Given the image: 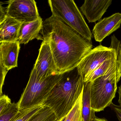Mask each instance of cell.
<instances>
[{
    "label": "cell",
    "mask_w": 121,
    "mask_h": 121,
    "mask_svg": "<svg viewBox=\"0 0 121 121\" xmlns=\"http://www.w3.org/2000/svg\"><path fill=\"white\" fill-rule=\"evenodd\" d=\"M37 39L48 43L59 75L76 68L93 47L92 41L52 15L43 21Z\"/></svg>",
    "instance_id": "obj_1"
},
{
    "label": "cell",
    "mask_w": 121,
    "mask_h": 121,
    "mask_svg": "<svg viewBox=\"0 0 121 121\" xmlns=\"http://www.w3.org/2000/svg\"><path fill=\"white\" fill-rule=\"evenodd\" d=\"M84 77L77 67L63 74L43 105L51 109L58 120L66 116L83 91Z\"/></svg>",
    "instance_id": "obj_2"
},
{
    "label": "cell",
    "mask_w": 121,
    "mask_h": 121,
    "mask_svg": "<svg viewBox=\"0 0 121 121\" xmlns=\"http://www.w3.org/2000/svg\"><path fill=\"white\" fill-rule=\"evenodd\" d=\"M121 77V67L117 58L104 74L91 82V106L94 111H104L112 103Z\"/></svg>",
    "instance_id": "obj_3"
},
{
    "label": "cell",
    "mask_w": 121,
    "mask_h": 121,
    "mask_svg": "<svg viewBox=\"0 0 121 121\" xmlns=\"http://www.w3.org/2000/svg\"><path fill=\"white\" fill-rule=\"evenodd\" d=\"M63 74L40 79L34 69L31 71L26 87L17 103L19 111L43 105L52 89L62 77Z\"/></svg>",
    "instance_id": "obj_4"
},
{
    "label": "cell",
    "mask_w": 121,
    "mask_h": 121,
    "mask_svg": "<svg viewBox=\"0 0 121 121\" xmlns=\"http://www.w3.org/2000/svg\"><path fill=\"white\" fill-rule=\"evenodd\" d=\"M52 15L77 31L87 40L92 41V34L80 11L73 0H49Z\"/></svg>",
    "instance_id": "obj_5"
},
{
    "label": "cell",
    "mask_w": 121,
    "mask_h": 121,
    "mask_svg": "<svg viewBox=\"0 0 121 121\" xmlns=\"http://www.w3.org/2000/svg\"><path fill=\"white\" fill-rule=\"evenodd\" d=\"M118 50L101 45L92 49L77 67L78 74L84 79L104 62L116 57Z\"/></svg>",
    "instance_id": "obj_6"
},
{
    "label": "cell",
    "mask_w": 121,
    "mask_h": 121,
    "mask_svg": "<svg viewBox=\"0 0 121 121\" xmlns=\"http://www.w3.org/2000/svg\"><path fill=\"white\" fill-rule=\"evenodd\" d=\"M6 16L23 23L36 20L40 17L35 1H9L6 10Z\"/></svg>",
    "instance_id": "obj_7"
},
{
    "label": "cell",
    "mask_w": 121,
    "mask_h": 121,
    "mask_svg": "<svg viewBox=\"0 0 121 121\" xmlns=\"http://www.w3.org/2000/svg\"><path fill=\"white\" fill-rule=\"evenodd\" d=\"M33 68L35 70L38 77L42 80L51 76L59 75L47 42L43 41L42 42Z\"/></svg>",
    "instance_id": "obj_8"
},
{
    "label": "cell",
    "mask_w": 121,
    "mask_h": 121,
    "mask_svg": "<svg viewBox=\"0 0 121 121\" xmlns=\"http://www.w3.org/2000/svg\"><path fill=\"white\" fill-rule=\"evenodd\" d=\"M121 13H116L111 16L100 20L94 27L92 30L95 40L101 42L107 36L120 27Z\"/></svg>",
    "instance_id": "obj_9"
},
{
    "label": "cell",
    "mask_w": 121,
    "mask_h": 121,
    "mask_svg": "<svg viewBox=\"0 0 121 121\" xmlns=\"http://www.w3.org/2000/svg\"><path fill=\"white\" fill-rule=\"evenodd\" d=\"M111 0H85L80 9L89 22L100 20L112 3Z\"/></svg>",
    "instance_id": "obj_10"
},
{
    "label": "cell",
    "mask_w": 121,
    "mask_h": 121,
    "mask_svg": "<svg viewBox=\"0 0 121 121\" xmlns=\"http://www.w3.org/2000/svg\"><path fill=\"white\" fill-rule=\"evenodd\" d=\"M20 45L18 40L0 43V52L2 62L8 71L17 67Z\"/></svg>",
    "instance_id": "obj_11"
},
{
    "label": "cell",
    "mask_w": 121,
    "mask_h": 121,
    "mask_svg": "<svg viewBox=\"0 0 121 121\" xmlns=\"http://www.w3.org/2000/svg\"><path fill=\"white\" fill-rule=\"evenodd\" d=\"M22 23L6 16L0 22V43L18 40Z\"/></svg>",
    "instance_id": "obj_12"
},
{
    "label": "cell",
    "mask_w": 121,
    "mask_h": 121,
    "mask_svg": "<svg viewBox=\"0 0 121 121\" xmlns=\"http://www.w3.org/2000/svg\"><path fill=\"white\" fill-rule=\"evenodd\" d=\"M41 17L34 21L22 23L18 36L20 44H26L30 40L37 39L42 26Z\"/></svg>",
    "instance_id": "obj_13"
},
{
    "label": "cell",
    "mask_w": 121,
    "mask_h": 121,
    "mask_svg": "<svg viewBox=\"0 0 121 121\" xmlns=\"http://www.w3.org/2000/svg\"><path fill=\"white\" fill-rule=\"evenodd\" d=\"M91 106V82H84L82 99V115L84 121H91L96 117Z\"/></svg>",
    "instance_id": "obj_14"
},
{
    "label": "cell",
    "mask_w": 121,
    "mask_h": 121,
    "mask_svg": "<svg viewBox=\"0 0 121 121\" xmlns=\"http://www.w3.org/2000/svg\"><path fill=\"white\" fill-rule=\"evenodd\" d=\"M118 55L116 57L106 60L91 73L84 78V82H92L95 80L104 75L109 69L110 66L117 59Z\"/></svg>",
    "instance_id": "obj_15"
},
{
    "label": "cell",
    "mask_w": 121,
    "mask_h": 121,
    "mask_svg": "<svg viewBox=\"0 0 121 121\" xmlns=\"http://www.w3.org/2000/svg\"><path fill=\"white\" fill-rule=\"evenodd\" d=\"M82 94L83 91L72 108L66 116L65 121H84L82 115Z\"/></svg>",
    "instance_id": "obj_16"
},
{
    "label": "cell",
    "mask_w": 121,
    "mask_h": 121,
    "mask_svg": "<svg viewBox=\"0 0 121 121\" xmlns=\"http://www.w3.org/2000/svg\"><path fill=\"white\" fill-rule=\"evenodd\" d=\"M19 111L17 103H11L0 114V121H13Z\"/></svg>",
    "instance_id": "obj_17"
},
{
    "label": "cell",
    "mask_w": 121,
    "mask_h": 121,
    "mask_svg": "<svg viewBox=\"0 0 121 121\" xmlns=\"http://www.w3.org/2000/svg\"><path fill=\"white\" fill-rule=\"evenodd\" d=\"M43 106V105H40L29 109L20 111L12 121H28L39 111Z\"/></svg>",
    "instance_id": "obj_18"
},
{
    "label": "cell",
    "mask_w": 121,
    "mask_h": 121,
    "mask_svg": "<svg viewBox=\"0 0 121 121\" xmlns=\"http://www.w3.org/2000/svg\"><path fill=\"white\" fill-rule=\"evenodd\" d=\"M8 71L4 66L0 52V97L3 96V87L6 76Z\"/></svg>",
    "instance_id": "obj_19"
},
{
    "label": "cell",
    "mask_w": 121,
    "mask_h": 121,
    "mask_svg": "<svg viewBox=\"0 0 121 121\" xmlns=\"http://www.w3.org/2000/svg\"><path fill=\"white\" fill-rule=\"evenodd\" d=\"M11 100L7 95L4 94L0 97V114L10 104Z\"/></svg>",
    "instance_id": "obj_20"
},
{
    "label": "cell",
    "mask_w": 121,
    "mask_h": 121,
    "mask_svg": "<svg viewBox=\"0 0 121 121\" xmlns=\"http://www.w3.org/2000/svg\"><path fill=\"white\" fill-rule=\"evenodd\" d=\"M109 107L115 112L119 121H121V105H115L112 103Z\"/></svg>",
    "instance_id": "obj_21"
},
{
    "label": "cell",
    "mask_w": 121,
    "mask_h": 121,
    "mask_svg": "<svg viewBox=\"0 0 121 121\" xmlns=\"http://www.w3.org/2000/svg\"><path fill=\"white\" fill-rule=\"evenodd\" d=\"M5 16L6 10L2 5V3L0 2V22L5 18Z\"/></svg>",
    "instance_id": "obj_22"
},
{
    "label": "cell",
    "mask_w": 121,
    "mask_h": 121,
    "mask_svg": "<svg viewBox=\"0 0 121 121\" xmlns=\"http://www.w3.org/2000/svg\"><path fill=\"white\" fill-rule=\"evenodd\" d=\"M119 95V99L118 100V103L120 105H121V84L120 86L119 87L118 91Z\"/></svg>",
    "instance_id": "obj_23"
},
{
    "label": "cell",
    "mask_w": 121,
    "mask_h": 121,
    "mask_svg": "<svg viewBox=\"0 0 121 121\" xmlns=\"http://www.w3.org/2000/svg\"><path fill=\"white\" fill-rule=\"evenodd\" d=\"M91 121H108L106 119L104 118H97L96 117H95L94 118L92 119Z\"/></svg>",
    "instance_id": "obj_24"
},
{
    "label": "cell",
    "mask_w": 121,
    "mask_h": 121,
    "mask_svg": "<svg viewBox=\"0 0 121 121\" xmlns=\"http://www.w3.org/2000/svg\"><path fill=\"white\" fill-rule=\"evenodd\" d=\"M65 117H65H63V118H62L61 119H60V121H65Z\"/></svg>",
    "instance_id": "obj_25"
}]
</instances>
